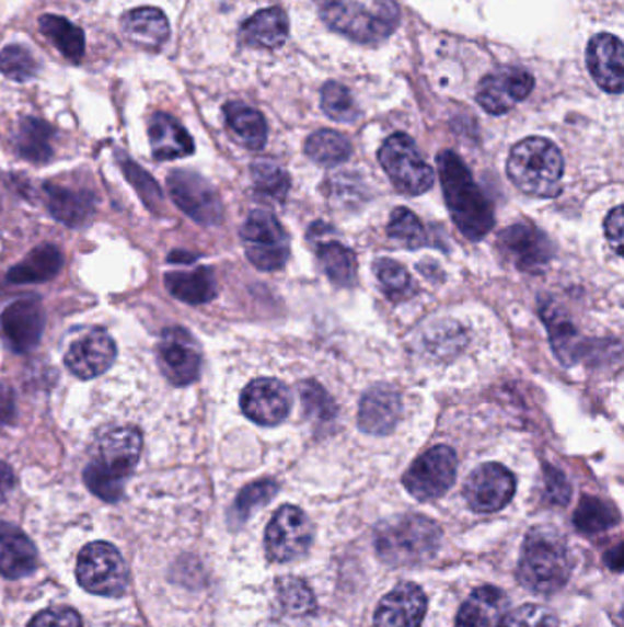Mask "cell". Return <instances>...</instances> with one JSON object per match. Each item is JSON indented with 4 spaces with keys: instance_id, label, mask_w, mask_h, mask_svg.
<instances>
[{
    "instance_id": "52",
    "label": "cell",
    "mask_w": 624,
    "mask_h": 627,
    "mask_svg": "<svg viewBox=\"0 0 624 627\" xmlns=\"http://www.w3.org/2000/svg\"><path fill=\"white\" fill-rule=\"evenodd\" d=\"M15 487V476L7 463L0 460V493H7Z\"/></svg>"
},
{
    "instance_id": "45",
    "label": "cell",
    "mask_w": 624,
    "mask_h": 627,
    "mask_svg": "<svg viewBox=\"0 0 624 627\" xmlns=\"http://www.w3.org/2000/svg\"><path fill=\"white\" fill-rule=\"evenodd\" d=\"M122 169L132 187L138 191L141 201L146 202V206L151 207L152 212H160L163 195L157 180L152 179L151 174L143 171L138 163L132 162L129 158H122Z\"/></svg>"
},
{
    "instance_id": "36",
    "label": "cell",
    "mask_w": 624,
    "mask_h": 627,
    "mask_svg": "<svg viewBox=\"0 0 624 627\" xmlns=\"http://www.w3.org/2000/svg\"><path fill=\"white\" fill-rule=\"evenodd\" d=\"M304 151L313 162L332 168L350 158L351 144L340 133L323 129L308 138Z\"/></svg>"
},
{
    "instance_id": "7",
    "label": "cell",
    "mask_w": 624,
    "mask_h": 627,
    "mask_svg": "<svg viewBox=\"0 0 624 627\" xmlns=\"http://www.w3.org/2000/svg\"><path fill=\"white\" fill-rule=\"evenodd\" d=\"M378 158L394 187L405 195H424L435 184V171L419 155L411 136L403 133L389 136L383 141Z\"/></svg>"
},
{
    "instance_id": "47",
    "label": "cell",
    "mask_w": 624,
    "mask_h": 627,
    "mask_svg": "<svg viewBox=\"0 0 624 627\" xmlns=\"http://www.w3.org/2000/svg\"><path fill=\"white\" fill-rule=\"evenodd\" d=\"M301 398L304 403L310 419L315 421H332L335 417L334 398L324 391L323 386H319L317 381H304L301 386Z\"/></svg>"
},
{
    "instance_id": "46",
    "label": "cell",
    "mask_w": 624,
    "mask_h": 627,
    "mask_svg": "<svg viewBox=\"0 0 624 627\" xmlns=\"http://www.w3.org/2000/svg\"><path fill=\"white\" fill-rule=\"evenodd\" d=\"M498 627H558V622L544 605L525 604L508 611Z\"/></svg>"
},
{
    "instance_id": "34",
    "label": "cell",
    "mask_w": 624,
    "mask_h": 627,
    "mask_svg": "<svg viewBox=\"0 0 624 627\" xmlns=\"http://www.w3.org/2000/svg\"><path fill=\"white\" fill-rule=\"evenodd\" d=\"M39 29L41 34L45 35L46 39H50L51 45L56 46L68 61L81 62L84 50H86V39H84L83 30L79 29L78 24L70 23L68 19L59 18V15L46 13L39 19Z\"/></svg>"
},
{
    "instance_id": "35",
    "label": "cell",
    "mask_w": 624,
    "mask_h": 627,
    "mask_svg": "<svg viewBox=\"0 0 624 627\" xmlns=\"http://www.w3.org/2000/svg\"><path fill=\"white\" fill-rule=\"evenodd\" d=\"M54 136L56 133L43 119L34 118V116L21 119L18 136H15L19 155L26 158L28 162H48L54 155V146H51Z\"/></svg>"
},
{
    "instance_id": "49",
    "label": "cell",
    "mask_w": 624,
    "mask_h": 627,
    "mask_svg": "<svg viewBox=\"0 0 624 627\" xmlns=\"http://www.w3.org/2000/svg\"><path fill=\"white\" fill-rule=\"evenodd\" d=\"M544 481H546V495L553 504L564 506L569 503L571 498V487L563 471L557 470L555 466L546 465L544 468Z\"/></svg>"
},
{
    "instance_id": "14",
    "label": "cell",
    "mask_w": 624,
    "mask_h": 627,
    "mask_svg": "<svg viewBox=\"0 0 624 627\" xmlns=\"http://www.w3.org/2000/svg\"><path fill=\"white\" fill-rule=\"evenodd\" d=\"M498 244L504 255L528 274H541L552 263V241L544 231L530 223H515L498 237Z\"/></svg>"
},
{
    "instance_id": "12",
    "label": "cell",
    "mask_w": 624,
    "mask_h": 627,
    "mask_svg": "<svg viewBox=\"0 0 624 627\" xmlns=\"http://www.w3.org/2000/svg\"><path fill=\"white\" fill-rule=\"evenodd\" d=\"M169 195L187 217L201 226L222 223L223 207L217 190L200 174L173 171L167 179Z\"/></svg>"
},
{
    "instance_id": "37",
    "label": "cell",
    "mask_w": 624,
    "mask_h": 627,
    "mask_svg": "<svg viewBox=\"0 0 624 627\" xmlns=\"http://www.w3.org/2000/svg\"><path fill=\"white\" fill-rule=\"evenodd\" d=\"M617 510L613 509L612 504L599 498L585 495V498L580 499L577 510H575V528H577L579 533L588 534V536L604 533V531L612 528L613 525H617Z\"/></svg>"
},
{
    "instance_id": "20",
    "label": "cell",
    "mask_w": 624,
    "mask_h": 627,
    "mask_svg": "<svg viewBox=\"0 0 624 627\" xmlns=\"http://www.w3.org/2000/svg\"><path fill=\"white\" fill-rule=\"evenodd\" d=\"M427 613V596L424 589L407 582L381 600L373 615L375 627H421Z\"/></svg>"
},
{
    "instance_id": "27",
    "label": "cell",
    "mask_w": 624,
    "mask_h": 627,
    "mask_svg": "<svg viewBox=\"0 0 624 627\" xmlns=\"http://www.w3.org/2000/svg\"><path fill=\"white\" fill-rule=\"evenodd\" d=\"M125 37L146 50H158L169 39V21L158 8H136L122 19Z\"/></svg>"
},
{
    "instance_id": "3",
    "label": "cell",
    "mask_w": 624,
    "mask_h": 627,
    "mask_svg": "<svg viewBox=\"0 0 624 627\" xmlns=\"http://www.w3.org/2000/svg\"><path fill=\"white\" fill-rule=\"evenodd\" d=\"M571 556L563 536L550 527H536L525 536L517 578L536 594H553L568 583Z\"/></svg>"
},
{
    "instance_id": "42",
    "label": "cell",
    "mask_w": 624,
    "mask_h": 627,
    "mask_svg": "<svg viewBox=\"0 0 624 627\" xmlns=\"http://www.w3.org/2000/svg\"><path fill=\"white\" fill-rule=\"evenodd\" d=\"M277 591H279L280 605L285 607L286 613L293 616H304L315 611L313 593L307 583L302 582L301 578H280L279 583H277Z\"/></svg>"
},
{
    "instance_id": "26",
    "label": "cell",
    "mask_w": 624,
    "mask_h": 627,
    "mask_svg": "<svg viewBox=\"0 0 624 627\" xmlns=\"http://www.w3.org/2000/svg\"><path fill=\"white\" fill-rule=\"evenodd\" d=\"M290 34V21L280 8H266L247 19L240 29V43L250 48H279Z\"/></svg>"
},
{
    "instance_id": "39",
    "label": "cell",
    "mask_w": 624,
    "mask_h": 627,
    "mask_svg": "<svg viewBox=\"0 0 624 627\" xmlns=\"http://www.w3.org/2000/svg\"><path fill=\"white\" fill-rule=\"evenodd\" d=\"M252 179L255 190L271 201L282 202L290 191V176L285 169L271 160H257L252 166Z\"/></svg>"
},
{
    "instance_id": "10",
    "label": "cell",
    "mask_w": 624,
    "mask_h": 627,
    "mask_svg": "<svg viewBox=\"0 0 624 627\" xmlns=\"http://www.w3.org/2000/svg\"><path fill=\"white\" fill-rule=\"evenodd\" d=\"M457 452L441 444L414 460L403 476V487L418 501H435L449 492L457 481Z\"/></svg>"
},
{
    "instance_id": "6",
    "label": "cell",
    "mask_w": 624,
    "mask_h": 627,
    "mask_svg": "<svg viewBox=\"0 0 624 627\" xmlns=\"http://www.w3.org/2000/svg\"><path fill=\"white\" fill-rule=\"evenodd\" d=\"M321 13L330 29L365 45L385 41L400 23V12L392 0H339Z\"/></svg>"
},
{
    "instance_id": "50",
    "label": "cell",
    "mask_w": 624,
    "mask_h": 627,
    "mask_svg": "<svg viewBox=\"0 0 624 627\" xmlns=\"http://www.w3.org/2000/svg\"><path fill=\"white\" fill-rule=\"evenodd\" d=\"M604 233L608 242L613 248V252L621 255L623 253V207H613L604 223Z\"/></svg>"
},
{
    "instance_id": "41",
    "label": "cell",
    "mask_w": 624,
    "mask_h": 627,
    "mask_svg": "<svg viewBox=\"0 0 624 627\" xmlns=\"http://www.w3.org/2000/svg\"><path fill=\"white\" fill-rule=\"evenodd\" d=\"M321 107L328 118L339 124H351L359 118V109L351 98L350 90L335 81L324 84L321 92Z\"/></svg>"
},
{
    "instance_id": "29",
    "label": "cell",
    "mask_w": 624,
    "mask_h": 627,
    "mask_svg": "<svg viewBox=\"0 0 624 627\" xmlns=\"http://www.w3.org/2000/svg\"><path fill=\"white\" fill-rule=\"evenodd\" d=\"M541 318L546 323L550 340H552L553 353L564 365H574L579 362L582 354V340L569 321L568 316L553 301L544 303L541 307Z\"/></svg>"
},
{
    "instance_id": "53",
    "label": "cell",
    "mask_w": 624,
    "mask_h": 627,
    "mask_svg": "<svg viewBox=\"0 0 624 627\" xmlns=\"http://www.w3.org/2000/svg\"><path fill=\"white\" fill-rule=\"evenodd\" d=\"M315 2H317L319 7H321V10H323V8L332 7V4L339 2V0H315Z\"/></svg>"
},
{
    "instance_id": "19",
    "label": "cell",
    "mask_w": 624,
    "mask_h": 627,
    "mask_svg": "<svg viewBox=\"0 0 624 627\" xmlns=\"http://www.w3.org/2000/svg\"><path fill=\"white\" fill-rule=\"evenodd\" d=\"M117 358L116 342L103 329H94L72 343L65 356V365L81 380H92L111 369Z\"/></svg>"
},
{
    "instance_id": "25",
    "label": "cell",
    "mask_w": 624,
    "mask_h": 627,
    "mask_svg": "<svg viewBox=\"0 0 624 627\" xmlns=\"http://www.w3.org/2000/svg\"><path fill=\"white\" fill-rule=\"evenodd\" d=\"M508 613V596L493 585L474 589L457 616V627H498Z\"/></svg>"
},
{
    "instance_id": "33",
    "label": "cell",
    "mask_w": 624,
    "mask_h": 627,
    "mask_svg": "<svg viewBox=\"0 0 624 627\" xmlns=\"http://www.w3.org/2000/svg\"><path fill=\"white\" fill-rule=\"evenodd\" d=\"M317 259L321 269L335 286L348 288L356 285L357 261L350 248L337 241H324L323 237H317Z\"/></svg>"
},
{
    "instance_id": "32",
    "label": "cell",
    "mask_w": 624,
    "mask_h": 627,
    "mask_svg": "<svg viewBox=\"0 0 624 627\" xmlns=\"http://www.w3.org/2000/svg\"><path fill=\"white\" fill-rule=\"evenodd\" d=\"M62 269V253L51 244L35 248L21 263L8 272V281L15 285L45 283L56 277Z\"/></svg>"
},
{
    "instance_id": "48",
    "label": "cell",
    "mask_w": 624,
    "mask_h": 627,
    "mask_svg": "<svg viewBox=\"0 0 624 627\" xmlns=\"http://www.w3.org/2000/svg\"><path fill=\"white\" fill-rule=\"evenodd\" d=\"M28 627H83V620L72 607H50L35 615Z\"/></svg>"
},
{
    "instance_id": "51",
    "label": "cell",
    "mask_w": 624,
    "mask_h": 627,
    "mask_svg": "<svg viewBox=\"0 0 624 627\" xmlns=\"http://www.w3.org/2000/svg\"><path fill=\"white\" fill-rule=\"evenodd\" d=\"M13 413H15V406H13L12 391L7 386H0V426L12 421Z\"/></svg>"
},
{
    "instance_id": "5",
    "label": "cell",
    "mask_w": 624,
    "mask_h": 627,
    "mask_svg": "<svg viewBox=\"0 0 624 627\" xmlns=\"http://www.w3.org/2000/svg\"><path fill=\"white\" fill-rule=\"evenodd\" d=\"M506 171L525 195L552 198L561 191L563 152L547 138L530 136L511 149Z\"/></svg>"
},
{
    "instance_id": "24",
    "label": "cell",
    "mask_w": 624,
    "mask_h": 627,
    "mask_svg": "<svg viewBox=\"0 0 624 627\" xmlns=\"http://www.w3.org/2000/svg\"><path fill=\"white\" fill-rule=\"evenodd\" d=\"M149 141L152 157L162 162L190 157L195 152V141L189 133L167 113L152 114L149 119Z\"/></svg>"
},
{
    "instance_id": "9",
    "label": "cell",
    "mask_w": 624,
    "mask_h": 627,
    "mask_svg": "<svg viewBox=\"0 0 624 627\" xmlns=\"http://www.w3.org/2000/svg\"><path fill=\"white\" fill-rule=\"evenodd\" d=\"M76 574L84 591L106 598H119L129 583V572L123 556L114 545L106 542L86 545L79 552Z\"/></svg>"
},
{
    "instance_id": "40",
    "label": "cell",
    "mask_w": 624,
    "mask_h": 627,
    "mask_svg": "<svg viewBox=\"0 0 624 627\" xmlns=\"http://www.w3.org/2000/svg\"><path fill=\"white\" fill-rule=\"evenodd\" d=\"M373 274L380 281L381 290L394 301L407 299L413 294V280L407 270L392 259H378L373 263Z\"/></svg>"
},
{
    "instance_id": "16",
    "label": "cell",
    "mask_w": 624,
    "mask_h": 627,
    "mask_svg": "<svg viewBox=\"0 0 624 627\" xmlns=\"http://www.w3.org/2000/svg\"><path fill=\"white\" fill-rule=\"evenodd\" d=\"M535 87V78L520 67H508L490 72L479 81L476 101L485 113L502 116L524 101Z\"/></svg>"
},
{
    "instance_id": "17",
    "label": "cell",
    "mask_w": 624,
    "mask_h": 627,
    "mask_svg": "<svg viewBox=\"0 0 624 627\" xmlns=\"http://www.w3.org/2000/svg\"><path fill=\"white\" fill-rule=\"evenodd\" d=\"M240 408L258 426H279L290 414L291 395L280 380L257 378L242 391Z\"/></svg>"
},
{
    "instance_id": "28",
    "label": "cell",
    "mask_w": 624,
    "mask_h": 627,
    "mask_svg": "<svg viewBox=\"0 0 624 627\" xmlns=\"http://www.w3.org/2000/svg\"><path fill=\"white\" fill-rule=\"evenodd\" d=\"M46 202L51 217L70 228H81L94 215V196L86 191L70 190L62 185H45Z\"/></svg>"
},
{
    "instance_id": "8",
    "label": "cell",
    "mask_w": 624,
    "mask_h": 627,
    "mask_svg": "<svg viewBox=\"0 0 624 627\" xmlns=\"http://www.w3.org/2000/svg\"><path fill=\"white\" fill-rule=\"evenodd\" d=\"M245 255L255 269L277 272L290 258V239L279 219L266 209H255L240 228Z\"/></svg>"
},
{
    "instance_id": "18",
    "label": "cell",
    "mask_w": 624,
    "mask_h": 627,
    "mask_svg": "<svg viewBox=\"0 0 624 627\" xmlns=\"http://www.w3.org/2000/svg\"><path fill=\"white\" fill-rule=\"evenodd\" d=\"M45 321V310L39 299H19L4 308L0 316V334L13 353L26 354L41 342Z\"/></svg>"
},
{
    "instance_id": "43",
    "label": "cell",
    "mask_w": 624,
    "mask_h": 627,
    "mask_svg": "<svg viewBox=\"0 0 624 627\" xmlns=\"http://www.w3.org/2000/svg\"><path fill=\"white\" fill-rule=\"evenodd\" d=\"M39 70V62L35 56L23 45H10L0 52V73L12 81H30Z\"/></svg>"
},
{
    "instance_id": "13",
    "label": "cell",
    "mask_w": 624,
    "mask_h": 627,
    "mask_svg": "<svg viewBox=\"0 0 624 627\" xmlns=\"http://www.w3.org/2000/svg\"><path fill=\"white\" fill-rule=\"evenodd\" d=\"M157 358L163 376L173 386H189L200 378V345L182 327H171L163 331L158 342Z\"/></svg>"
},
{
    "instance_id": "2",
    "label": "cell",
    "mask_w": 624,
    "mask_h": 627,
    "mask_svg": "<svg viewBox=\"0 0 624 627\" xmlns=\"http://www.w3.org/2000/svg\"><path fill=\"white\" fill-rule=\"evenodd\" d=\"M143 437L136 428H119L106 433L95 444L94 457L83 471L90 492L106 503H116L123 495L125 481L140 460Z\"/></svg>"
},
{
    "instance_id": "22",
    "label": "cell",
    "mask_w": 624,
    "mask_h": 627,
    "mask_svg": "<svg viewBox=\"0 0 624 627\" xmlns=\"http://www.w3.org/2000/svg\"><path fill=\"white\" fill-rule=\"evenodd\" d=\"M402 397L389 386L372 387L359 403V428L370 435H386L402 419Z\"/></svg>"
},
{
    "instance_id": "15",
    "label": "cell",
    "mask_w": 624,
    "mask_h": 627,
    "mask_svg": "<svg viewBox=\"0 0 624 627\" xmlns=\"http://www.w3.org/2000/svg\"><path fill=\"white\" fill-rule=\"evenodd\" d=\"M517 490L511 471L496 463H485L467 477L463 498L469 506L479 514H493L508 506Z\"/></svg>"
},
{
    "instance_id": "11",
    "label": "cell",
    "mask_w": 624,
    "mask_h": 627,
    "mask_svg": "<svg viewBox=\"0 0 624 627\" xmlns=\"http://www.w3.org/2000/svg\"><path fill=\"white\" fill-rule=\"evenodd\" d=\"M266 555L275 563H288L307 555L313 542V527L308 515L293 504L277 510L266 528Z\"/></svg>"
},
{
    "instance_id": "1",
    "label": "cell",
    "mask_w": 624,
    "mask_h": 627,
    "mask_svg": "<svg viewBox=\"0 0 624 627\" xmlns=\"http://www.w3.org/2000/svg\"><path fill=\"white\" fill-rule=\"evenodd\" d=\"M438 173L447 207L458 230L471 241L484 239L495 226V209L457 152L438 155Z\"/></svg>"
},
{
    "instance_id": "21",
    "label": "cell",
    "mask_w": 624,
    "mask_h": 627,
    "mask_svg": "<svg viewBox=\"0 0 624 627\" xmlns=\"http://www.w3.org/2000/svg\"><path fill=\"white\" fill-rule=\"evenodd\" d=\"M586 65L591 78L610 94L623 92V43L612 34L591 37L586 50Z\"/></svg>"
},
{
    "instance_id": "4",
    "label": "cell",
    "mask_w": 624,
    "mask_h": 627,
    "mask_svg": "<svg viewBox=\"0 0 624 627\" xmlns=\"http://www.w3.org/2000/svg\"><path fill=\"white\" fill-rule=\"evenodd\" d=\"M441 531L438 523L418 514L396 515L375 528L373 547L392 567L418 566L438 552Z\"/></svg>"
},
{
    "instance_id": "23",
    "label": "cell",
    "mask_w": 624,
    "mask_h": 627,
    "mask_svg": "<svg viewBox=\"0 0 624 627\" xmlns=\"http://www.w3.org/2000/svg\"><path fill=\"white\" fill-rule=\"evenodd\" d=\"M37 567L32 539L12 523L0 521V574L8 580L28 577Z\"/></svg>"
},
{
    "instance_id": "31",
    "label": "cell",
    "mask_w": 624,
    "mask_h": 627,
    "mask_svg": "<svg viewBox=\"0 0 624 627\" xmlns=\"http://www.w3.org/2000/svg\"><path fill=\"white\" fill-rule=\"evenodd\" d=\"M165 286L176 299L187 305H204L212 301L218 294L217 277L207 266L190 272H169Z\"/></svg>"
},
{
    "instance_id": "38",
    "label": "cell",
    "mask_w": 624,
    "mask_h": 627,
    "mask_svg": "<svg viewBox=\"0 0 624 627\" xmlns=\"http://www.w3.org/2000/svg\"><path fill=\"white\" fill-rule=\"evenodd\" d=\"M386 233L394 241L400 242L408 250H418V248L432 247L429 242V236L421 220L407 209V207H396L389 220Z\"/></svg>"
},
{
    "instance_id": "30",
    "label": "cell",
    "mask_w": 624,
    "mask_h": 627,
    "mask_svg": "<svg viewBox=\"0 0 624 627\" xmlns=\"http://www.w3.org/2000/svg\"><path fill=\"white\" fill-rule=\"evenodd\" d=\"M223 116L234 140L240 141L242 146L252 151H261L266 146L268 124L257 109L244 105L240 101H229L223 107Z\"/></svg>"
},
{
    "instance_id": "44",
    "label": "cell",
    "mask_w": 624,
    "mask_h": 627,
    "mask_svg": "<svg viewBox=\"0 0 624 627\" xmlns=\"http://www.w3.org/2000/svg\"><path fill=\"white\" fill-rule=\"evenodd\" d=\"M275 493H277V485L274 481H269V479L253 482L250 487H245L239 493L236 501H234L233 510H231V521H233L234 525L244 523L255 510L261 509L264 504H268Z\"/></svg>"
}]
</instances>
